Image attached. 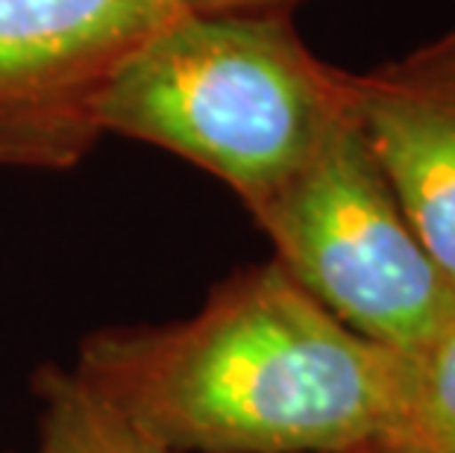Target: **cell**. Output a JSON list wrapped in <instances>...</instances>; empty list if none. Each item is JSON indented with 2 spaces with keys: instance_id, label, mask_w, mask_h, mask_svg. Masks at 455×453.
<instances>
[{
  "instance_id": "6da1fadb",
  "label": "cell",
  "mask_w": 455,
  "mask_h": 453,
  "mask_svg": "<svg viewBox=\"0 0 455 453\" xmlns=\"http://www.w3.org/2000/svg\"><path fill=\"white\" fill-rule=\"evenodd\" d=\"M74 371L164 453H344L391 436L405 353L338 321L274 259L186 321L92 333Z\"/></svg>"
},
{
  "instance_id": "7a4b0ae2",
  "label": "cell",
  "mask_w": 455,
  "mask_h": 453,
  "mask_svg": "<svg viewBox=\"0 0 455 453\" xmlns=\"http://www.w3.org/2000/svg\"><path fill=\"white\" fill-rule=\"evenodd\" d=\"M347 109L350 71L317 60L291 12H197L124 62L98 127L177 153L253 204Z\"/></svg>"
},
{
  "instance_id": "3957f363",
  "label": "cell",
  "mask_w": 455,
  "mask_h": 453,
  "mask_svg": "<svg viewBox=\"0 0 455 453\" xmlns=\"http://www.w3.org/2000/svg\"><path fill=\"white\" fill-rule=\"evenodd\" d=\"M247 209L285 274L364 339L411 353L455 315V288L405 218L353 106Z\"/></svg>"
},
{
  "instance_id": "277c9868",
  "label": "cell",
  "mask_w": 455,
  "mask_h": 453,
  "mask_svg": "<svg viewBox=\"0 0 455 453\" xmlns=\"http://www.w3.org/2000/svg\"><path fill=\"white\" fill-rule=\"evenodd\" d=\"M303 0H0V166L74 168L130 56L197 12H291Z\"/></svg>"
},
{
  "instance_id": "5b68a950",
  "label": "cell",
  "mask_w": 455,
  "mask_h": 453,
  "mask_svg": "<svg viewBox=\"0 0 455 453\" xmlns=\"http://www.w3.org/2000/svg\"><path fill=\"white\" fill-rule=\"evenodd\" d=\"M350 106L409 224L455 288V30L350 74Z\"/></svg>"
},
{
  "instance_id": "8992f818",
  "label": "cell",
  "mask_w": 455,
  "mask_h": 453,
  "mask_svg": "<svg viewBox=\"0 0 455 453\" xmlns=\"http://www.w3.org/2000/svg\"><path fill=\"white\" fill-rule=\"evenodd\" d=\"M42 400L30 453H164L76 371L44 368L36 377Z\"/></svg>"
},
{
  "instance_id": "52a82bcc",
  "label": "cell",
  "mask_w": 455,
  "mask_h": 453,
  "mask_svg": "<svg viewBox=\"0 0 455 453\" xmlns=\"http://www.w3.org/2000/svg\"><path fill=\"white\" fill-rule=\"evenodd\" d=\"M385 453H455V315L405 353L400 412Z\"/></svg>"
},
{
  "instance_id": "ba28073f",
  "label": "cell",
  "mask_w": 455,
  "mask_h": 453,
  "mask_svg": "<svg viewBox=\"0 0 455 453\" xmlns=\"http://www.w3.org/2000/svg\"><path fill=\"white\" fill-rule=\"evenodd\" d=\"M344 453H385L382 448H358V450H344Z\"/></svg>"
}]
</instances>
